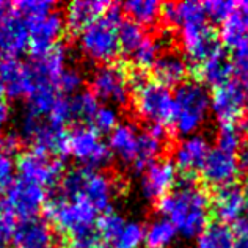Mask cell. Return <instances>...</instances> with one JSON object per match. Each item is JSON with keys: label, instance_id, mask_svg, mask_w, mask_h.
<instances>
[{"label": "cell", "instance_id": "1", "mask_svg": "<svg viewBox=\"0 0 248 248\" xmlns=\"http://www.w3.org/2000/svg\"><path fill=\"white\" fill-rule=\"evenodd\" d=\"M160 217L170 220L181 236L187 239L197 237L209 223L211 198L204 188L195 186L188 178L155 201Z\"/></svg>", "mask_w": 248, "mask_h": 248}, {"label": "cell", "instance_id": "2", "mask_svg": "<svg viewBox=\"0 0 248 248\" xmlns=\"http://www.w3.org/2000/svg\"><path fill=\"white\" fill-rule=\"evenodd\" d=\"M25 19L29 30V49L33 57L60 46L62 36L66 30L64 17L50 0H22L13 5Z\"/></svg>", "mask_w": 248, "mask_h": 248}, {"label": "cell", "instance_id": "3", "mask_svg": "<svg viewBox=\"0 0 248 248\" xmlns=\"http://www.w3.org/2000/svg\"><path fill=\"white\" fill-rule=\"evenodd\" d=\"M57 192L85 201L97 214L102 215L112 207L118 187L115 181L101 170L79 167L63 174L62 181L58 182Z\"/></svg>", "mask_w": 248, "mask_h": 248}, {"label": "cell", "instance_id": "4", "mask_svg": "<svg viewBox=\"0 0 248 248\" xmlns=\"http://www.w3.org/2000/svg\"><path fill=\"white\" fill-rule=\"evenodd\" d=\"M121 21L120 6L110 5L101 17L79 31L77 47L80 54L93 63H113L121 52L118 43V25Z\"/></svg>", "mask_w": 248, "mask_h": 248}, {"label": "cell", "instance_id": "5", "mask_svg": "<svg viewBox=\"0 0 248 248\" xmlns=\"http://www.w3.org/2000/svg\"><path fill=\"white\" fill-rule=\"evenodd\" d=\"M130 88H134V110L139 118L148 124L168 126L173 124L176 113L174 94L165 85L155 82L143 73L135 71L129 76Z\"/></svg>", "mask_w": 248, "mask_h": 248}, {"label": "cell", "instance_id": "6", "mask_svg": "<svg viewBox=\"0 0 248 248\" xmlns=\"http://www.w3.org/2000/svg\"><path fill=\"white\" fill-rule=\"evenodd\" d=\"M44 209L50 226L66 234L68 240L96 230L99 214L82 200L66 197L55 190L47 198Z\"/></svg>", "mask_w": 248, "mask_h": 248}, {"label": "cell", "instance_id": "7", "mask_svg": "<svg viewBox=\"0 0 248 248\" xmlns=\"http://www.w3.org/2000/svg\"><path fill=\"white\" fill-rule=\"evenodd\" d=\"M176 113L173 124L182 137L197 134L209 115L211 93L200 80H186L174 91Z\"/></svg>", "mask_w": 248, "mask_h": 248}, {"label": "cell", "instance_id": "8", "mask_svg": "<svg viewBox=\"0 0 248 248\" xmlns=\"http://www.w3.org/2000/svg\"><path fill=\"white\" fill-rule=\"evenodd\" d=\"M19 135L29 141L33 149L47 153L54 157L66 154L68 130L47 118H41L22 110L17 121Z\"/></svg>", "mask_w": 248, "mask_h": 248}, {"label": "cell", "instance_id": "9", "mask_svg": "<svg viewBox=\"0 0 248 248\" xmlns=\"http://www.w3.org/2000/svg\"><path fill=\"white\" fill-rule=\"evenodd\" d=\"M66 154L71 155L83 168L99 170L110 164L113 159L107 141L91 126H77L68 132Z\"/></svg>", "mask_w": 248, "mask_h": 248}, {"label": "cell", "instance_id": "10", "mask_svg": "<svg viewBox=\"0 0 248 248\" xmlns=\"http://www.w3.org/2000/svg\"><path fill=\"white\" fill-rule=\"evenodd\" d=\"M90 88L97 101L118 108L129 101V74L126 68L120 63L99 64L90 77Z\"/></svg>", "mask_w": 248, "mask_h": 248}, {"label": "cell", "instance_id": "11", "mask_svg": "<svg viewBox=\"0 0 248 248\" xmlns=\"http://www.w3.org/2000/svg\"><path fill=\"white\" fill-rule=\"evenodd\" d=\"M49 192L27 181L16 178L13 186L0 198V211L10 215L16 221L38 217L41 209L46 206Z\"/></svg>", "mask_w": 248, "mask_h": 248}, {"label": "cell", "instance_id": "12", "mask_svg": "<svg viewBox=\"0 0 248 248\" xmlns=\"http://www.w3.org/2000/svg\"><path fill=\"white\" fill-rule=\"evenodd\" d=\"M16 178L31 182L49 192L62 181L63 165L58 157L38 151V149H30L22 155H17Z\"/></svg>", "mask_w": 248, "mask_h": 248}, {"label": "cell", "instance_id": "13", "mask_svg": "<svg viewBox=\"0 0 248 248\" xmlns=\"http://www.w3.org/2000/svg\"><path fill=\"white\" fill-rule=\"evenodd\" d=\"M248 108V90L242 80H228L226 83L214 88L209 101V112L214 118L225 124H236L242 120Z\"/></svg>", "mask_w": 248, "mask_h": 248}, {"label": "cell", "instance_id": "14", "mask_svg": "<svg viewBox=\"0 0 248 248\" xmlns=\"http://www.w3.org/2000/svg\"><path fill=\"white\" fill-rule=\"evenodd\" d=\"M179 43L186 60L198 66L221 50L218 33L206 21L179 27Z\"/></svg>", "mask_w": 248, "mask_h": 248}, {"label": "cell", "instance_id": "15", "mask_svg": "<svg viewBox=\"0 0 248 248\" xmlns=\"http://www.w3.org/2000/svg\"><path fill=\"white\" fill-rule=\"evenodd\" d=\"M29 50V30L25 19L13 5L0 13V57L19 58Z\"/></svg>", "mask_w": 248, "mask_h": 248}, {"label": "cell", "instance_id": "16", "mask_svg": "<svg viewBox=\"0 0 248 248\" xmlns=\"http://www.w3.org/2000/svg\"><path fill=\"white\" fill-rule=\"evenodd\" d=\"M178 170L173 160L157 159L140 173V193L148 201H157L174 188Z\"/></svg>", "mask_w": 248, "mask_h": 248}, {"label": "cell", "instance_id": "17", "mask_svg": "<svg viewBox=\"0 0 248 248\" xmlns=\"http://www.w3.org/2000/svg\"><path fill=\"white\" fill-rule=\"evenodd\" d=\"M200 173L209 187L220 188L236 184V179L240 173L236 154L221 151L217 146L211 148L204 159V164L200 168Z\"/></svg>", "mask_w": 248, "mask_h": 248}, {"label": "cell", "instance_id": "18", "mask_svg": "<svg viewBox=\"0 0 248 248\" xmlns=\"http://www.w3.org/2000/svg\"><path fill=\"white\" fill-rule=\"evenodd\" d=\"M10 244L15 248H58L54 228L41 217L19 220Z\"/></svg>", "mask_w": 248, "mask_h": 248}, {"label": "cell", "instance_id": "19", "mask_svg": "<svg viewBox=\"0 0 248 248\" xmlns=\"http://www.w3.org/2000/svg\"><path fill=\"white\" fill-rule=\"evenodd\" d=\"M31 88V74L29 63L21 58L0 57V90L6 97L22 99Z\"/></svg>", "mask_w": 248, "mask_h": 248}, {"label": "cell", "instance_id": "20", "mask_svg": "<svg viewBox=\"0 0 248 248\" xmlns=\"http://www.w3.org/2000/svg\"><path fill=\"white\" fill-rule=\"evenodd\" d=\"M211 212L217 217L220 223H237L240 218H244L245 214L244 188L237 184L215 188V193L211 200Z\"/></svg>", "mask_w": 248, "mask_h": 248}, {"label": "cell", "instance_id": "21", "mask_svg": "<svg viewBox=\"0 0 248 248\" xmlns=\"http://www.w3.org/2000/svg\"><path fill=\"white\" fill-rule=\"evenodd\" d=\"M209 151H211V145L204 135L193 134L184 137L173 151V164L176 170L182 171L187 178L188 174L201 168Z\"/></svg>", "mask_w": 248, "mask_h": 248}, {"label": "cell", "instance_id": "22", "mask_svg": "<svg viewBox=\"0 0 248 248\" xmlns=\"http://www.w3.org/2000/svg\"><path fill=\"white\" fill-rule=\"evenodd\" d=\"M154 80L165 87H179L187 80L188 76V62L178 50L168 49L160 52L157 60L153 64Z\"/></svg>", "mask_w": 248, "mask_h": 248}, {"label": "cell", "instance_id": "23", "mask_svg": "<svg viewBox=\"0 0 248 248\" xmlns=\"http://www.w3.org/2000/svg\"><path fill=\"white\" fill-rule=\"evenodd\" d=\"M139 135L140 130L134 123H120L112 132H110L107 145L113 157H116L123 165L132 168L137 149H139Z\"/></svg>", "mask_w": 248, "mask_h": 248}, {"label": "cell", "instance_id": "24", "mask_svg": "<svg viewBox=\"0 0 248 248\" xmlns=\"http://www.w3.org/2000/svg\"><path fill=\"white\" fill-rule=\"evenodd\" d=\"M112 3L101 0H76L71 2L64 10V24L73 31H79L90 25L97 17H101Z\"/></svg>", "mask_w": 248, "mask_h": 248}, {"label": "cell", "instance_id": "25", "mask_svg": "<svg viewBox=\"0 0 248 248\" xmlns=\"http://www.w3.org/2000/svg\"><path fill=\"white\" fill-rule=\"evenodd\" d=\"M234 73L231 58L228 57L223 50L217 52L206 62L198 64V76L203 85H211L217 88L220 85L231 80V76Z\"/></svg>", "mask_w": 248, "mask_h": 248}, {"label": "cell", "instance_id": "26", "mask_svg": "<svg viewBox=\"0 0 248 248\" xmlns=\"http://www.w3.org/2000/svg\"><path fill=\"white\" fill-rule=\"evenodd\" d=\"M162 17L170 25H182L187 24H197L206 21L203 3L200 2H170L162 5Z\"/></svg>", "mask_w": 248, "mask_h": 248}, {"label": "cell", "instance_id": "27", "mask_svg": "<svg viewBox=\"0 0 248 248\" xmlns=\"http://www.w3.org/2000/svg\"><path fill=\"white\" fill-rule=\"evenodd\" d=\"M178 231L170 220L164 217H155L145 226V248H170L178 239Z\"/></svg>", "mask_w": 248, "mask_h": 248}, {"label": "cell", "instance_id": "28", "mask_svg": "<svg viewBox=\"0 0 248 248\" xmlns=\"http://www.w3.org/2000/svg\"><path fill=\"white\" fill-rule=\"evenodd\" d=\"M17 153L16 143L10 137H0V198L16 181Z\"/></svg>", "mask_w": 248, "mask_h": 248}, {"label": "cell", "instance_id": "29", "mask_svg": "<svg viewBox=\"0 0 248 248\" xmlns=\"http://www.w3.org/2000/svg\"><path fill=\"white\" fill-rule=\"evenodd\" d=\"M123 11L129 16V21L145 27H151L162 17V3L157 0H130L123 5Z\"/></svg>", "mask_w": 248, "mask_h": 248}, {"label": "cell", "instance_id": "30", "mask_svg": "<svg viewBox=\"0 0 248 248\" xmlns=\"http://www.w3.org/2000/svg\"><path fill=\"white\" fill-rule=\"evenodd\" d=\"M195 248H234V234L230 225L214 221L197 236Z\"/></svg>", "mask_w": 248, "mask_h": 248}, {"label": "cell", "instance_id": "31", "mask_svg": "<svg viewBox=\"0 0 248 248\" xmlns=\"http://www.w3.org/2000/svg\"><path fill=\"white\" fill-rule=\"evenodd\" d=\"M99 107V101L90 90H80L79 93L69 96L71 121H76L83 126H88L93 120V115Z\"/></svg>", "mask_w": 248, "mask_h": 248}, {"label": "cell", "instance_id": "32", "mask_svg": "<svg viewBox=\"0 0 248 248\" xmlns=\"http://www.w3.org/2000/svg\"><path fill=\"white\" fill-rule=\"evenodd\" d=\"M247 38H248V31L245 29L242 19L239 16L237 10H234L232 15L226 21L221 22V27L218 31L220 44H225L226 47L234 49L242 41H245Z\"/></svg>", "mask_w": 248, "mask_h": 248}, {"label": "cell", "instance_id": "33", "mask_svg": "<svg viewBox=\"0 0 248 248\" xmlns=\"http://www.w3.org/2000/svg\"><path fill=\"white\" fill-rule=\"evenodd\" d=\"M145 38H146V31L141 25L129 21V19H123L120 22L118 43H120V50H123L124 54H127V55L132 54Z\"/></svg>", "mask_w": 248, "mask_h": 248}, {"label": "cell", "instance_id": "34", "mask_svg": "<svg viewBox=\"0 0 248 248\" xmlns=\"http://www.w3.org/2000/svg\"><path fill=\"white\" fill-rule=\"evenodd\" d=\"M145 237V226L139 220L127 218L123 225L121 231L108 247L112 248H141Z\"/></svg>", "mask_w": 248, "mask_h": 248}, {"label": "cell", "instance_id": "35", "mask_svg": "<svg viewBox=\"0 0 248 248\" xmlns=\"http://www.w3.org/2000/svg\"><path fill=\"white\" fill-rule=\"evenodd\" d=\"M160 50H162V46L157 40V36L146 35V38L141 41V44L129 57H130V60L134 62L135 66L140 71H143L146 68H153L154 62L157 60V57L160 55Z\"/></svg>", "mask_w": 248, "mask_h": 248}, {"label": "cell", "instance_id": "36", "mask_svg": "<svg viewBox=\"0 0 248 248\" xmlns=\"http://www.w3.org/2000/svg\"><path fill=\"white\" fill-rule=\"evenodd\" d=\"M120 123L121 121L118 108L113 106H107V104H99L90 124L97 134H110Z\"/></svg>", "mask_w": 248, "mask_h": 248}, {"label": "cell", "instance_id": "37", "mask_svg": "<svg viewBox=\"0 0 248 248\" xmlns=\"http://www.w3.org/2000/svg\"><path fill=\"white\" fill-rule=\"evenodd\" d=\"M217 148L221 149V151L236 154L242 148V130L236 124L220 126L217 134Z\"/></svg>", "mask_w": 248, "mask_h": 248}, {"label": "cell", "instance_id": "38", "mask_svg": "<svg viewBox=\"0 0 248 248\" xmlns=\"http://www.w3.org/2000/svg\"><path fill=\"white\" fill-rule=\"evenodd\" d=\"M237 2H228V0H209L203 3L204 15L214 22H223L236 10Z\"/></svg>", "mask_w": 248, "mask_h": 248}, {"label": "cell", "instance_id": "39", "mask_svg": "<svg viewBox=\"0 0 248 248\" xmlns=\"http://www.w3.org/2000/svg\"><path fill=\"white\" fill-rule=\"evenodd\" d=\"M232 69L242 77V80L248 79V38L240 43L237 47L232 49L231 57Z\"/></svg>", "mask_w": 248, "mask_h": 248}, {"label": "cell", "instance_id": "40", "mask_svg": "<svg viewBox=\"0 0 248 248\" xmlns=\"http://www.w3.org/2000/svg\"><path fill=\"white\" fill-rule=\"evenodd\" d=\"M234 234V248H248V217L240 218L236 228L232 230Z\"/></svg>", "mask_w": 248, "mask_h": 248}, {"label": "cell", "instance_id": "41", "mask_svg": "<svg viewBox=\"0 0 248 248\" xmlns=\"http://www.w3.org/2000/svg\"><path fill=\"white\" fill-rule=\"evenodd\" d=\"M10 104L8 97L5 96V93L0 90V134L3 132V129L6 127V124L10 121Z\"/></svg>", "mask_w": 248, "mask_h": 248}, {"label": "cell", "instance_id": "42", "mask_svg": "<svg viewBox=\"0 0 248 248\" xmlns=\"http://www.w3.org/2000/svg\"><path fill=\"white\" fill-rule=\"evenodd\" d=\"M237 157V165H239V170L244 173H248V146H244L239 149V155Z\"/></svg>", "mask_w": 248, "mask_h": 248}, {"label": "cell", "instance_id": "43", "mask_svg": "<svg viewBox=\"0 0 248 248\" xmlns=\"http://www.w3.org/2000/svg\"><path fill=\"white\" fill-rule=\"evenodd\" d=\"M236 10L239 13L240 19H242V22L245 25V29L248 31V0H245V2H239L236 3Z\"/></svg>", "mask_w": 248, "mask_h": 248}, {"label": "cell", "instance_id": "44", "mask_svg": "<svg viewBox=\"0 0 248 248\" xmlns=\"http://www.w3.org/2000/svg\"><path fill=\"white\" fill-rule=\"evenodd\" d=\"M244 200H245V212L248 214V181L244 187Z\"/></svg>", "mask_w": 248, "mask_h": 248}, {"label": "cell", "instance_id": "45", "mask_svg": "<svg viewBox=\"0 0 248 248\" xmlns=\"http://www.w3.org/2000/svg\"><path fill=\"white\" fill-rule=\"evenodd\" d=\"M244 132H245L247 139H248V116H247V118H245V121H244Z\"/></svg>", "mask_w": 248, "mask_h": 248}, {"label": "cell", "instance_id": "46", "mask_svg": "<svg viewBox=\"0 0 248 248\" xmlns=\"http://www.w3.org/2000/svg\"><path fill=\"white\" fill-rule=\"evenodd\" d=\"M93 248H112V247H108V245H106V244H96Z\"/></svg>", "mask_w": 248, "mask_h": 248}, {"label": "cell", "instance_id": "47", "mask_svg": "<svg viewBox=\"0 0 248 248\" xmlns=\"http://www.w3.org/2000/svg\"><path fill=\"white\" fill-rule=\"evenodd\" d=\"M242 83L245 85V87H247V90H248V79H247V80H242Z\"/></svg>", "mask_w": 248, "mask_h": 248}, {"label": "cell", "instance_id": "48", "mask_svg": "<svg viewBox=\"0 0 248 248\" xmlns=\"http://www.w3.org/2000/svg\"><path fill=\"white\" fill-rule=\"evenodd\" d=\"M0 248H5V245H2V244H0Z\"/></svg>", "mask_w": 248, "mask_h": 248}]
</instances>
